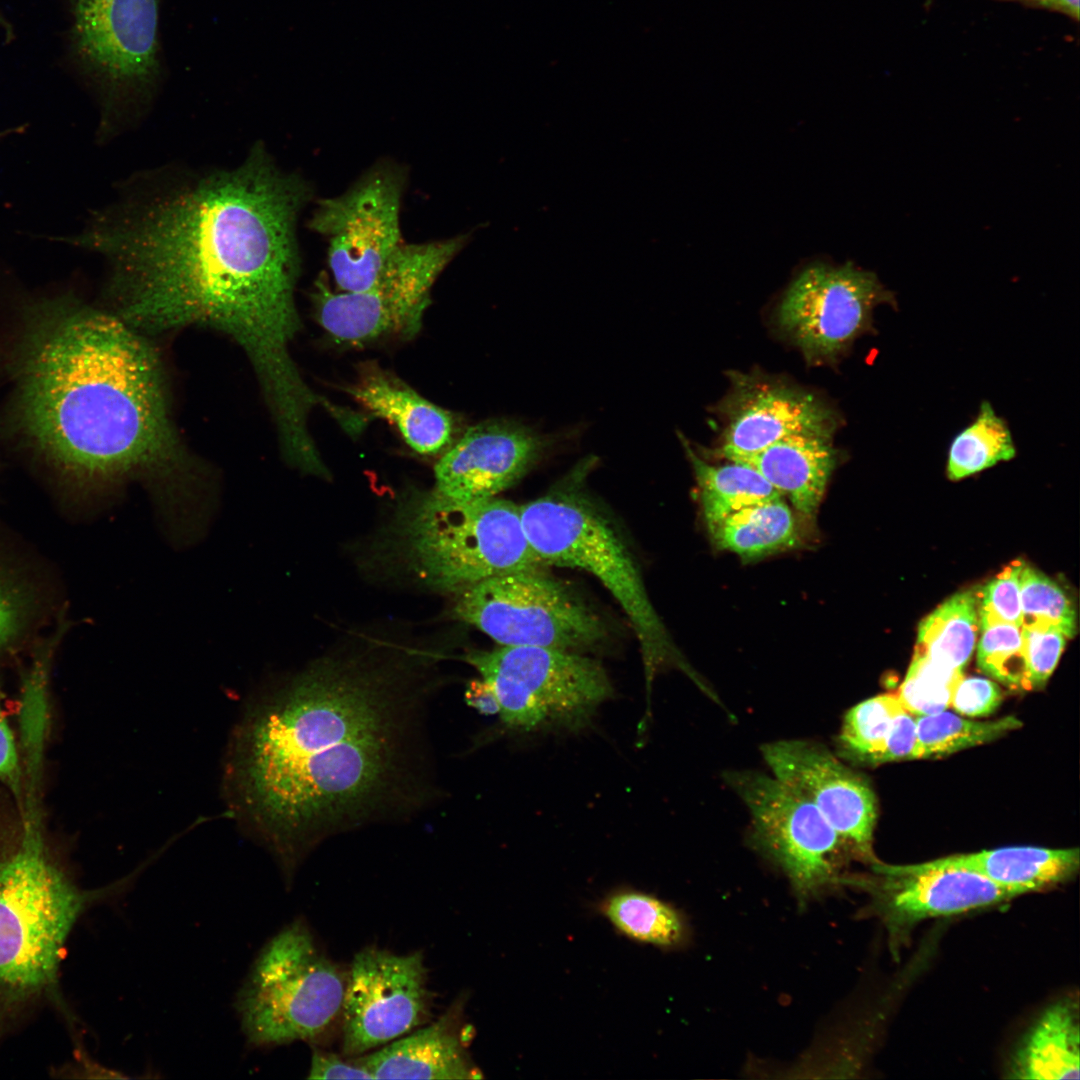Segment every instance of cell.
Here are the masks:
<instances>
[{"mask_svg":"<svg viewBox=\"0 0 1080 1080\" xmlns=\"http://www.w3.org/2000/svg\"><path fill=\"white\" fill-rule=\"evenodd\" d=\"M312 197L259 145L237 167L127 194L58 239L106 258L112 312L143 335L198 325L233 338L274 422L290 426L321 402L290 351L302 329L297 223Z\"/></svg>","mask_w":1080,"mask_h":1080,"instance_id":"obj_1","label":"cell"},{"mask_svg":"<svg viewBox=\"0 0 1080 1080\" xmlns=\"http://www.w3.org/2000/svg\"><path fill=\"white\" fill-rule=\"evenodd\" d=\"M428 696L401 670L326 657L251 705L227 778L288 882L325 840L407 818L434 799Z\"/></svg>","mask_w":1080,"mask_h":1080,"instance_id":"obj_2","label":"cell"},{"mask_svg":"<svg viewBox=\"0 0 1080 1080\" xmlns=\"http://www.w3.org/2000/svg\"><path fill=\"white\" fill-rule=\"evenodd\" d=\"M18 358V417L39 450L86 485L142 482L161 518L210 494L173 422L162 361L111 311L61 295L34 302Z\"/></svg>","mask_w":1080,"mask_h":1080,"instance_id":"obj_3","label":"cell"},{"mask_svg":"<svg viewBox=\"0 0 1080 1080\" xmlns=\"http://www.w3.org/2000/svg\"><path fill=\"white\" fill-rule=\"evenodd\" d=\"M24 824L19 841L0 849V1047L43 1008L75 1029L60 981L67 940L91 907L133 880L81 887L50 850L40 820Z\"/></svg>","mask_w":1080,"mask_h":1080,"instance_id":"obj_4","label":"cell"},{"mask_svg":"<svg viewBox=\"0 0 1080 1080\" xmlns=\"http://www.w3.org/2000/svg\"><path fill=\"white\" fill-rule=\"evenodd\" d=\"M387 538L393 560L439 592L458 594L491 577L545 566L526 537L520 506L496 496L456 502L432 490L412 495L399 505Z\"/></svg>","mask_w":1080,"mask_h":1080,"instance_id":"obj_5","label":"cell"},{"mask_svg":"<svg viewBox=\"0 0 1080 1080\" xmlns=\"http://www.w3.org/2000/svg\"><path fill=\"white\" fill-rule=\"evenodd\" d=\"M594 457L583 459L549 494L520 506L526 537L545 566L577 568L597 578L628 617L640 645L647 683L672 663L696 683L657 615L631 553L580 490Z\"/></svg>","mask_w":1080,"mask_h":1080,"instance_id":"obj_6","label":"cell"},{"mask_svg":"<svg viewBox=\"0 0 1080 1080\" xmlns=\"http://www.w3.org/2000/svg\"><path fill=\"white\" fill-rule=\"evenodd\" d=\"M346 980L302 921L284 927L257 956L236 1000L248 1042L318 1041L341 1020Z\"/></svg>","mask_w":1080,"mask_h":1080,"instance_id":"obj_7","label":"cell"},{"mask_svg":"<svg viewBox=\"0 0 1080 1080\" xmlns=\"http://www.w3.org/2000/svg\"><path fill=\"white\" fill-rule=\"evenodd\" d=\"M77 66L104 119L146 106L163 75L160 0H67Z\"/></svg>","mask_w":1080,"mask_h":1080,"instance_id":"obj_8","label":"cell"},{"mask_svg":"<svg viewBox=\"0 0 1080 1080\" xmlns=\"http://www.w3.org/2000/svg\"><path fill=\"white\" fill-rule=\"evenodd\" d=\"M464 660L490 683L511 728H579L613 694L603 666L578 652L501 646L471 651Z\"/></svg>","mask_w":1080,"mask_h":1080,"instance_id":"obj_9","label":"cell"},{"mask_svg":"<svg viewBox=\"0 0 1080 1080\" xmlns=\"http://www.w3.org/2000/svg\"><path fill=\"white\" fill-rule=\"evenodd\" d=\"M470 237L467 233L417 244L403 242L365 290L334 291L327 278L319 275L311 294L318 323L332 340L350 346L388 336H415L431 303L433 285Z\"/></svg>","mask_w":1080,"mask_h":1080,"instance_id":"obj_10","label":"cell"},{"mask_svg":"<svg viewBox=\"0 0 1080 1080\" xmlns=\"http://www.w3.org/2000/svg\"><path fill=\"white\" fill-rule=\"evenodd\" d=\"M455 616L501 646L581 653L607 636L599 614L543 568L485 579L457 594Z\"/></svg>","mask_w":1080,"mask_h":1080,"instance_id":"obj_11","label":"cell"},{"mask_svg":"<svg viewBox=\"0 0 1080 1080\" xmlns=\"http://www.w3.org/2000/svg\"><path fill=\"white\" fill-rule=\"evenodd\" d=\"M725 777L749 810L756 846L783 870L801 905L840 885L847 846L809 800L774 776L732 771Z\"/></svg>","mask_w":1080,"mask_h":1080,"instance_id":"obj_12","label":"cell"},{"mask_svg":"<svg viewBox=\"0 0 1080 1080\" xmlns=\"http://www.w3.org/2000/svg\"><path fill=\"white\" fill-rule=\"evenodd\" d=\"M406 174L381 161L344 193L319 199L309 228L327 242L328 265L341 291L372 286L403 243L400 213Z\"/></svg>","mask_w":1080,"mask_h":1080,"instance_id":"obj_13","label":"cell"},{"mask_svg":"<svg viewBox=\"0 0 1080 1080\" xmlns=\"http://www.w3.org/2000/svg\"><path fill=\"white\" fill-rule=\"evenodd\" d=\"M896 306L895 295L874 272L848 261L814 262L784 292L776 320L807 361L834 360L872 327L873 310Z\"/></svg>","mask_w":1080,"mask_h":1080,"instance_id":"obj_14","label":"cell"},{"mask_svg":"<svg viewBox=\"0 0 1080 1080\" xmlns=\"http://www.w3.org/2000/svg\"><path fill=\"white\" fill-rule=\"evenodd\" d=\"M431 993L423 953L367 947L353 958L343 1000L342 1052L360 1056L425 1022Z\"/></svg>","mask_w":1080,"mask_h":1080,"instance_id":"obj_15","label":"cell"},{"mask_svg":"<svg viewBox=\"0 0 1080 1080\" xmlns=\"http://www.w3.org/2000/svg\"><path fill=\"white\" fill-rule=\"evenodd\" d=\"M872 876H842L840 884L859 887L871 910L896 943L916 924L1006 902L1017 895L984 876L930 861L915 865L872 862Z\"/></svg>","mask_w":1080,"mask_h":1080,"instance_id":"obj_16","label":"cell"},{"mask_svg":"<svg viewBox=\"0 0 1080 1080\" xmlns=\"http://www.w3.org/2000/svg\"><path fill=\"white\" fill-rule=\"evenodd\" d=\"M761 753L775 778L809 800L847 847L872 860L877 802L862 776L811 741L770 742Z\"/></svg>","mask_w":1080,"mask_h":1080,"instance_id":"obj_17","label":"cell"},{"mask_svg":"<svg viewBox=\"0 0 1080 1080\" xmlns=\"http://www.w3.org/2000/svg\"><path fill=\"white\" fill-rule=\"evenodd\" d=\"M720 410L726 419L718 455L739 462L795 434L832 437L839 416L823 399L764 375L733 373Z\"/></svg>","mask_w":1080,"mask_h":1080,"instance_id":"obj_18","label":"cell"},{"mask_svg":"<svg viewBox=\"0 0 1080 1080\" xmlns=\"http://www.w3.org/2000/svg\"><path fill=\"white\" fill-rule=\"evenodd\" d=\"M545 443L528 428L506 420L469 427L441 454L432 491L456 502L495 497L538 460Z\"/></svg>","mask_w":1080,"mask_h":1080,"instance_id":"obj_19","label":"cell"},{"mask_svg":"<svg viewBox=\"0 0 1080 1080\" xmlns=\"http://www.w3.org/2000/svg\"><path fill=\"white\" fill-rule=\"evenodd\" d=\"M345 391L371 416L395 426L406 444L420 455H441L459 437L454 414L376 365L363 367Z\"/></svg>","mask_w":1080,"mask_h":1080,"instance_id":"obj_20","label":"cell"},{"mask_svg":"<svg viewBox=\"0 0 1080 1080\" xmlns=\"http://www.w3.org/2000/svg\"><path fill=\"white\" fill-rule=\"evenodd\" d=\"M354 1059L373 1079H473L472 1065L451 1011L437 1021Z\"/></svg>","mask_w":1080,"mask_h":1080,"instance_id":"obj_21","label":"cell"},{"mask_svg":"<svg viewBox=\"0 0 1080 1080\" xmlns=\"http://www.w3.org/2000/svg\"><path fill=\"white\" fill-rule=\"evenodd\" d=\"M838 454L832 437L795 434L739 461L756 469L802 515L817 512Z\"/></svg>","mask_w":1080,"mask_h":1080,"instance_id":"obj_22","label":"cell"},{"mask_svg":"<svg viewBox=\"0 0 1080 1080\" xmlns=\"http://www.w3.org/2000/svg\"><path fill=\"white\" fill-rule=\"evenodd\" d=\"M934 861L976 872L1020 896L1071 879L1079 869L1080 856L1078 848L1014 846L953 855Z\"/></svg>","mask_w":1080,"mask_h":1080,"instance_id":"obj_23","label":"cell"},{"mask_svg":"<svg viewBox=\"0 0 1080 1080\" xmlns=\"http://www.w3.org/2000/svg\"><path fill=\"white\" fill-rule=\"evenodd\" d=\"M1078 1003L1062 999L1048 1007L1012 1055L1013 1079H1078L1080 1077Z\"/></svg>","mask_w":1080,"mask_h":1080,"instance_id":"obj_24","label":"cell"},{"mask_svg":"<svg viewBox=\"0 0 1080 1080\" xmlns=\"http://www.w3.org/2000/svg\"><path fill=\"white\" fill-rule=\"evenodd\" d=\"M710 534L719 549L745 561L793 548L800 536L795 515L782 497L730 514Z\"/></svg>","mask_w":1080,"mask_h":1080,"instance_id":"obj_25","label":"cell"},{"mask_svg":"<svg viewBox=\"0 0 1080 1080\" xmlns=\"http://www.w3.org/2000/svg\"><path fill=\"white\" fill-rule=\"evenodd\" d=\"M699 489L706 525L711 531L730 514L782 495L753 467L731 461L711 465L681 436Z\"/></svg>","mask_w":1080,"mask_h":1080,"instance_id":"obj_26","label":"cell"},{"mask_svg":"<svg viewBox=\"0 0 1080 1080\" xmlns=\"http://www.w3.org/2000/svg\"><path fill=\"white\" fill-rule=\"evenodd\" d=\"M600 912L626 937L661 948L686 943L684 916L661 899L636 890H618L600 903Z\"/></svg>","mask_w":1080,"mask_h":1080,"instance_id":"obj_27","label":"cell"},{"mask_svg":"<svg viewBox=\"0 0 1080 1080\" xmlns=\"http://www.w3.org/2000/svg\"><path fill=\"white\" fill-rule=\"evenodd\" d=\"M58 640L41 646L32 666L24 677L19 706V736H17L25 795L38 797L43 756L49 732L48 681L52 651Z\"/></svg>","mask_w":1080,"mask_h":1080,"instance_id":"obj_28","label":"cell"},{"mask_svg":"<svg viewBox=\"0 0 1080 1080\" xmlns=\"http://www.w3.org/2000/svg\"><path fill=\"white\" fill-rule=\"evenodd\" d=\"M976 592H958L924 618L915 652L963 670L973 654L979 630Z\"/></svg>","mask_w":1080,"mask_h":1080,"instance_id":"obj_29","label":"cell"},{"mask_svg":"<svg viewBox=\"0 0 1080 1080\" xmlns=\"http://www.w3.org/2000/svg\"><path fill=\"white\" fill-rule=\"evenodd\" d=\"M1016 455V447L1006 421L988 401L981 403L976 419L952 440L946 472L957 481Z\"/></svg>","mask_w":1080,"mask_h":1080,"instance_id":"obj_30","label":"cell"},{"mask_svg":"<svg viewBox=\"0 0 1080 1080\" xmlns=\"http://www.w3.org/2000/svg\"><path fill=\"white\" fill-rule=\"evenodd\" d=\"M918 759L940 757L993 741L1019 728L1014 716L995 721H973L941 711L916 716Z\"/></svg>","mask_w":1080,"mask_h":1080,"instance_id":"obj_31","label":"cell"},{"mask_svg":"<svg viewBox=\"0 0 1080 1080\" xmlns=\"http://www.w3.org/2000/svg\"><path fill=\"white\" fill-rule=\"evenodd\" d=\"M902 709L897 694L877 695L853 706L841 726V754L857 762L877 764L894 718Z\"/></svg>","mask_w":1080,"mask_h":1080,"instance_id":"obj_32","label":"cell"},{"mask_svg":"<svg viewBox=\"0 0 1080 1080\" xmlns=\"http://www.w3.org/2000/svg\"><path fill=\"white\" fill-rule=\"evenodd\" d=\"M1019 581L1022 627H1052L1072 638L1077 627L1076 612L1064 590L1025 562Z\"/></svg>","mask_w":1080,"mask_h":1080,"instance_id":"obj_33","label":"cell"},{"mask_svg":"<svg viewBox=\"0 0 1080 1080\" xmlns=\"http://www.w3.org/2000/svg\"><path fill=\"white\" fill-rule=\"evenodd\" d=\"M979 628V668L1010 688L1030 689L1022 627L996 621L979 625Z\"/></svg>","mask_w":1080,"mask_h":1080,"instance_id":"obj_34","label":"cell"},{"mask_svg":"<svg viewBox=\"0 0 1080 1080\" xmlns=\"http://www.w3.org/2000/svg\"><path fill=\"white\" fill-rule=\"evenodd\" d=\"M962 677L963 670L914 651L897 697L903 708L915 716L941 712L950 706L954 689Z\"/></svg>","mask_w":1080,"mask_h":1080,"instance_id":"obj_35","label":"cell"},{"mask_svg":"<svg viewBox=\"0 0 1080 1080\" xmlns=\"http://www.w3.org/2000/svg\"><path fill=\"white\" fill-rule=\"evenodd\" d=\"M1023 563L1014 560L976 592L979 625L1001 621L1022 627L1019 578Z\"/></svg>","mask_w":1080,"mask_h":1080,"instance_id":"obj_36","label":"cell"},{"mask_svg":"<svg viewBox=\"0 0 1080 1080\" xmlns=\"http://www.w3.org/2000/svg\"><path fill=\"white\" fill-rule=\"evenodd\" d=\"M1030 689L1041 688L1055 669L1066 636L1052 627H1022Z\"/></svg>","mask_w":1080,"mask_h":1080,"instance_id":"obj_37","label":"cell"},{"mask_svg":"<svg viewBox=\"0 0 1080 1080\" xmlns=\"http://www.w3.org/2000/svg\"><path fill=\"white\" fill-rule=\"evenodd\" d=\"M32 608L33 596L24 583L0 572V652L24 631Z\"/></svg>","mask_w":1080,"mask_h":1080,"instance_id":"obj_38","label":"cell"},{"mask_svg":"<svg viewBox=\"0 0 1080 1080\" xmlns=\"http://www.w3.org/2000/svg\"><path fill=\"white\" fill-rule=\"evenodd\" d=\"M1001 700V690L993 681L963 676L954 689L950 706L960 714L979 717L994 712Z\"/></svg>","mask_w":1080,"mask_h":1080,"instance_id":"obj_39","label":"cell"},{"mask_svg":"<svg viewBox=\"0 0 1080 1080\" xmlns=\"http://www.w3.org/2000/svg\"><path fill=\"white\" fill-rule=\"evenodd\" d=\"M0 785L8 789L16 797L22 795L24 776L21 762L20 749L17 736H15L7 719L0 688Z\"/></svg>","mask_w":1080,"mask_h":1080,"instance_id":"obj_40","label":"cell"},{"mask_svg":"<svg viewBox=\"0 0 1080 1080\" xmlns=\"http://www.w3.org/2000/svg\"><path fill=\"white\" fill-rule=\"evenodd\" d=\"M916 716L902 709L894 718L877 764L918 759Z\"/></svg>","mask_w":1080,"mask_h":1080,"instance_id":"obj_41","label":"cell"},{"mask_svg":"<svg viewBox=\"0 0 1080 1080\" xmlns=\"http://www.w3.org/2000/svg\"><path fill=\"white\" fill-rule=\"evenodd\" d=\"M309 1079H373L371 1073L354 1058L344 1060L334 1053L313 1049Z\"/></svg>","mask_w":1080,"mask_h":1080,"instance_id":"obj_42","label":"cell"},{"mask_svg":"<svg viewBox=\"0 0 1080 1080\" xmlns=\"http://www.w3.org/2000/svg\"><path fill=\"white\" fill-rule=\"evenodd\" d=\"M464 699L467 705L483 715H495L500 711L494 689L483 678L472 679L467 683Z\"/></svg>","mask_w":1080,"mask_h":1080,"instance_id":"obj_43","label":"cell"},{"mask_svg":"<svg viewBox=\"0 0 1080 1080\" xmlns=\"http://www.w3.org/2000/svg\"><path fill=\"white\" fill-rule=\"evenodd\" d=\"M1018 2L1026 6L1062 13L1071 19L1079 20V0H1001Z\"/></svg>","mask_w":1080,"mask_h":1080,"instance_id":"obj_44","label":"cell"},{"mask_svg":"<svg viewBox=\"0 0 1080 1080\" xmlns=\"http://www.w3.org/2000/svg\"><path fill=\"white\" fill-rule=\"evenodd\" d=\"M0 28L4 31L7 37L12 35V28L9 22L0 14Z\"/></svg>","mask_w":1080,"mask_h":1080,"instance_id":"obj_45","label":"cell"},{"mask_svg":"<svg viewBox=\"0 0 1080 1080\" xmlns=\"http://www.w3.org/2000/svg\"><path fill=\"white\" fill-rule=\"evenodd\" d=\"M11 132H13V129H8V130L0 131V138H1V137H4V136H6V135H8V134H9V133H11Z\"/></svg>","mask_w":1080,"mask_h":1080,"instance_id":"obj_46","label":"cell"},{"mask_svg":"<svg viewBox=\"0 0 1080 1080\" xmlns=\"http://www.w3.org/2000/svg\"><path fill=\"white\" fill-rule=\"evenodd\" d=\"M928 1L930 2L931 0H928Z\"/></svg>","mask_w":1080,"mask_h":1080,"instance_id":"obj_47","label":"cell"}]
</instances>
